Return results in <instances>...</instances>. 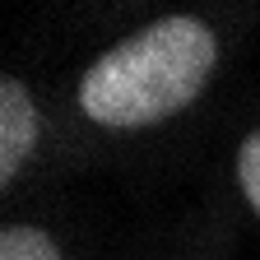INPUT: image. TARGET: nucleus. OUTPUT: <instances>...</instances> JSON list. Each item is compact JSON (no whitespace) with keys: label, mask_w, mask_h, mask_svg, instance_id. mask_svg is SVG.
Returning a JSON list of instances; mask_svg holds the SVG:
<instances>
[{"label":"nucleus","mask_w":260,"mask_h":260,"mask_svg":"<svg viewBox=\"0 0 260 260\" xmlns=\"http://www.w3.org/2000/svg\"><path fill=\"white\" fill-rule=\"evenodd\" d=\"M214 60V32L190 14H172L98 56L79 84V103L98 125L112 130L153 125L200 98Z\"/></svg>","instance_id":"1"},{"label":"nucleus","mask_w":260,"mask_h":260,"mask_svg":"<svg viewBox=\"0 0 260 260\" xmlns=\"http://www.w3.org/2000/svg\"><path fill=\"white\" fill-rule=\"evenodd\" d=\"M38 144V107L19 79H0V181H14Z\"/></svg>","instance_id":"2"},{"label":"nucleus","mask_w":260,"mask_h":260,"mask_svg":"<svg viewBox=\"0 0 260 260\" xmlns=\"http://www.w3.org/2000/svg\"><path fill=\"white\" fill-rule=\"evenodd\" d=\"M0 260H60V251H56V242L42 228H5Z\"/></svg>","instance_id":"3"},{"label":"nucleus","mask_w":260,"mask_h":260,"mask_svg":"<svg viewBox=\"0 0 260 260\" xmlns=\"http://www.w3.org/2000/svg\"><path fill=\"white\" fill-rule=\"evenodd\" d=\"M237 181H242V190H246L251 209L260 214V130L242 140V153H237Z\"/></svg>","instance_id":"4"}]
</instances>
